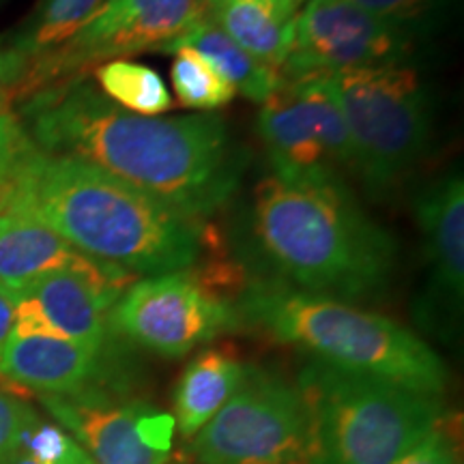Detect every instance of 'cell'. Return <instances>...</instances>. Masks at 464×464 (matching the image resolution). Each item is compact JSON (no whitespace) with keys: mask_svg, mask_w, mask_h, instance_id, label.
I'll use <instances>...</instances> for the list:
<instances>
[{"mask_svg":"<svg viewBox=\"0 0 464 464\" xmlns=\"http://www.w3.org/2000/svg\"><path fill=\"white\" fill-rule=\"evenodd\" d=\"M22 119L42 153L102 168L194 222L228 205L247 168L222 116L133 114L84 78L28 95Z\"/></svg>","mask_w":464,"mask_h":464,"instance_id":"6da1fadb","label":"cell"},{"mask_svg":"<svg viewBox=\"0 0 464 464\" xmlns=\"http://www.w3.org/2000/svg\"><path fill=\"white\" fill-rule=\"evenodd\" d=\"M11 188L80 254L131 276L188 271L207 249L205 222L86 161L33 149L11 172Z\"/></svg>","mask_w":464,"mask_h":464,"instance_id":"7a4b0ae2","label":"cell"},{"mask_svg":"<svg viewBox=\"0 0 464 464\" xmlns=\"http://www.w3.org/2000/svg\"><path fill=\"white\" fill-rule=\"evenodd\" d=\"M249 228L277 274L340 301L379 295L396 263V243L342 179L269 174L254 189Z\"/></svg>","mask_w":464,"mask_h":464,"instance_id":"3957f363","label":"cell"},{"mask_svg":"<svg viewBox=\"0 0 464 464\" xmlns=\"http://www.w3.org/2000/svg\"><path fill=\"white\" fill-rule=\"evenodd\" d=\"M237 312L318 363L437 398L448 385V368L430 344L392 318L346 301L277 282H258L246 288Z\"/></svg>","mask_w":464,"mask_h":464,"instance_id":"277c9868","label":"cell"},{"mask_svg":"<svg viewBox=\"0 0 464 464\" xmlns=\"http://www.w3.org/2000/svg\"><path fill=\"white\" fill-rule=\"evenodd\" d=\"M310 464H393L443 421L437 396L318 362L301 370Z\"/></svg>","mask_w":464,"mask_h":464,"instance_id":"5b68a950","label":"cell"},{"mask_svg":"<svg viewBox=\"0 0 464 464\" xmlns=\"http://www.w3.org/2000/svg\"><path fill=\"white\" fill-rule=\"evenodd\" d=\"M327 78L351 133L355 174L370 196L387 198L428 150L430 95L409 65L357 69Z\"/></svg>","mask_w":464,"mask_h":464,"instance_id":"8992f818","label":"cell"},{"mask_svg":"<svg viewBox=\"0 0 464 464\" xmlns=\"http://www.w3.org/2000/svg\"><path fill=\"white\" fill-rule=\"evenodd\" d=\"M191 454L198 464H310L297 385L247 365L239 390L191 439Z\"/></svg>","mask_w":464,"mask_h":464,"instance_id":"52a82bcc","label":"cell"},{"mask_svg":"<svg viewBox=\"0 0 464 464\" xmlns=\"http://www.w3.org/2000/svg\"><path fill=\"white\" fill-rule=\"evenodd\" d=\"M205 15V0H110L65 44L34 58L17 89L33 95L97 63L164 50Z\"/></svg>","mask_w":464,"mask_h":464,"instance_id":"ba28073f","label":"cell"},{"mask_svg":"<svg viewBox=\"0 0 464 464\" xmlns=\"http://www.w3.org/2000/svg\"><path fill=\"white\" fill-rule=\"evenodd\" d=\"M237 323V307L194 266L133 282L110 310L112 334L170 359L185 357Z\"/></svg>","mask_w":464,"mask_h":464,"instance_id":"9c48e42d","label":"cell"},{"mask_svg":"<svg viewBox=\"0 0 464 464\" xmlns=\"http://www.w3.org/2000/svg\"><path fill=\"white\" fill-rule=\"evenodd\" d=\"M258 133L277 177L355 174L351 133L327 75L282 82L263 102Z\"/></svg>","mask_w":464,"mask_h":464,"instance_id":"30bf717a","label":"cell"},{"mask_svg":"<svg viewBox=\"0 0 464 464\" xmlns=\"http://www.w3.org/2000/svg\"><path fill=\"white\" fill-rule=\"evenodd\" d=\"M420 34L348 0H305L295 17V39L282 82L357 69L406 65Z\"/></svg>","mask_w":464,"mask_h":464,"instance_id":"8fae6325","label":"cell"},{"mask_svg":"<svg viewBox=\"0 0 464 464\" xmlns=\"http://www.w3.org/2000/svg\"><path fill=\"white\" fill-rule=\"evenodd\" d=\"M39 400L95 464H168L177 426L158 406L95 385Z\"/></svg>","mask_w":464,"mask_h":464,"instance_id":"7c38bea8","label":"cell"},{"mask_svg":"<svg viewBox=\"0 0 464 464\" xmlns=\"http://www.w3.org/2000/svg\"><path fill=\"white\" fill-rule=\"evenodd\" d=\"M428 258V288L421 297L420 323L445 340H454L464 297V183L450 172L415 198Z\"/></svg>","mask_w":464,"mask_h":464,"instance_id":"4fadbf2b","label":"cell"},{"mask_svg":"<svg viewBox=\"0 0 464 464\" xmlns=\"http://www.w3.org/2000/svg\"><path fill=\"white\" fill-rule=\"evenodd\" d=\"M136 276L91 258L80 269H58L20 290L34 304L52 334L103 351L110 334V310Z\"/></svg>","mask_w":464,"mask_h":464,"instance_id":"5bb4252c","label":"cell"},{"mask_svg":"<svg viewBox=\"0 0 464 464\" xmlns=\"http://www.w3.org/2000/svg\"><path fill=\"white\" fill-rule=\"evenodd\" d=\"M103 351L48 334H11L0 348V376L39 396H65L95 385Z\"/></svg>","mask_w":464,"mask_h":464,"instance_id":"9a60e30c","label":"cell"},{"mask_svg":"<svg viewBox=\"0 0 464 464\" xmlns=\"http://www.w3.org/2000/svg\"><path fill=\"white\" fill-rule=\"evenodd\" d=\"M89 260L15 194L9 174L0 198V284L20 293L45 274L80 269Z\"/></svg>","mask_w":464,"mask_h":464,"instance_id":"2e32d148","label":"cell"},{"mask_svg":"<svg viewBox=\"0 0 464 464\" xmlns=\"http://www.w3.org/2000/svg\"><path fill=\"white\" fill-rule=\"evenodd\" d=\"M247 365L228 348H207L185 365L174 387V426L194 439L239 390Z\"/></svg>","mask_w":464,"mask_h":464,"instance_id":"e0dca14e","label":"cell"},{"mask_svg":"<svg viewBox=\"0 0 464 464\" xmlns=\"http://www.w3.org/2000/svg\"><path fill=\"white\" fill-rule=\"evenodd\" d=\"M299 11L266 0H218L208 5L207 17L218 24L243 52L280 73L295 39Z\"/></svg>","mask_w":464,"mask_h":464,"instance_id":"ac0fdd59","label":"cell"},{"mask_svg":"<svg viewBox=\"0 0 464 464\" xmlns=\"http://www.w3.org/2000/svg\"><path fill=\"white\" fill-rule=\"evenodd\" d=\"M174 45H185V48L196 50L224 75L235 92L239 91L247 100L263 103L271 92L280 89L282 78L274 69L265 67L256 58H252L247 52H243L218 24L205 15L196 22L188 33L174 39L164 50H170Z\"/></svg>","mask_w":464,"mask_h":464,"instance_id":"d6986e66","label":"cell"},{"mask_svg":"<svg viewBox=\"0 0 464 464\" xmlns=\"http://www.w3.org/2000/svg\"><path fill=\"white\" fill-rule=\"evenodd\" d=\"M110 0H44L26 24L7 44H0L14 58L17 84L34 58L48 54L82 28Z\"/></svg>","mask_w":464,"mask_h":464,"instance_id":"ffe728a7","label":"cell"},{"mask_svg":"<svg viewBox=\"0 0 464 464\" xmlns=\"http://www.w3.org/2000/svg\"><path fill=\"white\" fill-rule=\"evenodd\" d=\"M100 91L116 106L142 116H161L172 108L170 91L153 67L116 58L95 69Z\"/></svg>","mask_w":464,"mask_h":464,"instance_id":"44dd1931","label":"cell"},{"mask_svg":"<svg viewBox=\"0 0 464 464\" xmlns=\"http://www.w3.org/2000/svg\"><path fill=\"white\" fill-rule=\"evenodd\" d=\"M166 52L174 54L170 78L174 95L181 106L213 112L232 102L235 89L205 56L185 45H174Z\"/></svg>","mask_w":464,"mask_h":464,"instance_id":"7402d4cb","label":"cell"},{"mask_svg":"<svg viewBox=\"0 0 464 464\" xmlns=\"http://www.w3.org/2000/svg\"><path fill=\"white\" fill-rule=\"evenodd\" d=\"M348 3L420 34L421 28L437 24L439 15L448 9L451 0H348Z\"/></svg>","mask_w":464,"mask_h":464,"instance_id":"603a6c76","label":"cell"},{"mask_svg":"<svg viewBox=\"0 0 464 464\" xmlns=\"http://www.w3.org/2000/svg\"><path fill=\"white\" fill-rule=\"evenodd\" d=\"M458 445L443 421L434 426L426 437H421L413 448H409L393 464H458Z\"/></svg>","mask_w":464,"mask_h":464,"instance_id":"cb8c5ba5","label":"cell"},{"mask_svg":"<svg viewBox=\"0 0 464 464\" xmlns=\"http://www.w3.org/2000/svg\"><path fill=\"white\" fill-rule=\"evenodd\" d=\"M37 413L20 398L0 387V464L20 445L22 434Z\"/></svg>","mask_w":464,"mask_h":464,"instance_id":"d4e9b609","label":"cell"},{"mask_svg":"<svg viewBox=\"0 0 464 464\" xmlns=\"http://www.w3.org/2000/svg\"><path fill=\"white\" fill-rule=\"evenodd\" d=\"M34 147L24 127L9 114H0V177H7Z\"/></svg>","mask_w":464,"mask_h":464,"instance_id":"484cf974","label":"cell"},{"mask_svg":"<svg viewBox=\"0 0 464 464\" xmlns=\"http://www.w3.org/2000/svg\"><path fill=\"white\" fill-rule=\"evenodd\" d=\"M15 304H17L15 290H11L0 284V348L7 344L11 334H14Z\"/></svg>","mask_w":464,"mask_h":464,"instance_id":"4316f807","label":"cell"},{"mask_svg":"<svg viewBox=\"0 0 464 464\" xmlns=\"http://www.w3.org/2000/svg\"><path fill=\"white\" fill-rule=\"evenodd\" d=\"M61 464H95V462H92V458L86 454L78 443H73V448L69 450V454L63 458Z\"/></svg>","mask_w":464,"mask_h":464,"instance_id":"83f0119b","label":"cell"},{"mask_svg":"<svg viewBox=\"0 0 464 464\" xmlns=\"http://www.w3.org/2000/svg\"><path fill=\"white\" fill-rule=\"evenodd\" d=\"M3 464H42V462L34 460V458L22 448H15L7 458H5Z\"/></svg>","mask_w":464,"mask_h":464,"instance_id":"f1b7e54d","label":"cell"},{"mask_svg":"<svg viewBox=\"0 0 464 464\" xmlns=\"http://www.w3.org/2000/svg\"><path fill=\"white\" fill-rule=\"evenodd\" d=\"M207 7L208 5L218 3V0H205ZM266 3H274V5H280V7H286V9H293V11H299L301 7H304L305 0H266Z\"/></svg>","mask_w":464,"mask_h":464,"instance_id":"f546056e","label":"cell"},{"mask_svg":"<svg viewBox=\"0 0 464 464\" xmlns=\"http://www.w3.org/2000/svg\"><path fill=\"white\" fill-rule=\"evenodd\" d=\"M7 102H9L7 91H5L3 86H0V114H5V110H7Z\"/></svg>","mask_w":464,"mask_h":464,"instance_id":"4dcf8cb0","label":"cell"},{"mask_svg":"<svg viewBox=\"0 0 464 464\" xmlns=\"http://www.w3.org/2000/svg\"><path fill=\"white\" fill-rule=\"evenodd\" d=\"M7 183H9V174L7 177H0V198H3L5 189H7Z\"/></svg>","mask_w":464,"mask_h":464,"instance_id":"1f68e13d","label":"cell"},{"mask_svg":"<svg viewBox=\"0 0 464 464\" xmlns=\"http://www.w3.org/2000/svg\"><path fill=\"white\" fill-rule=\"evenodd\" d=\"M458 464H462V462H458Z\"/></svg>","mask_w":464,"mask_h":464,"instance_id":"d6a6232c","label":"cell"}]
</instances>
